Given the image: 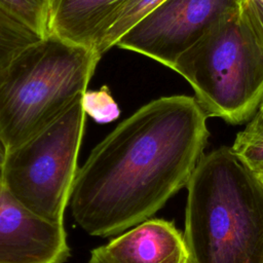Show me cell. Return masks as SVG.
I'll list each match as a JSON object with an SVG mask.
<instances>
[{
  "label": "cell",
  "mask_w": 263,
  "mask_h": 263,
  "mask_svg": "<svg viewBox=\"0 0 263 263\" xmlns=\"http://www.w3.org/2000/svg\"><path fill=\"white\" fill-rule=\"evenodd\" d=\"M186 187L187 263H263V184L231 147L203 154Z\"/></svg>",
  "instance_id": "cell-2"
},
{
  "label": "cell",
  "mask_w": 263,
  "mask_h": 263,
  "mask_svg": "<svg viewBox=\"0 0 263 263\" xmlns=\"http://www.w3.org/2000/svg\"><path fill=\"white\" fill-rule=\"evenodd\" d=\"M5 147L3 146V144L1 143L0 141V172H1V167H2V164H3V160H4V155H5Z\"/></svg>",
  "instance_id": "cell-17"
},
{
  "label": "cell",
  "mask_w": 263,
  "mask_h": 263,
  "mask_svg": "<svg viewBox=\"0 0 263 263\" xmlns=\"http://www.w3.org/2000/svg\"><path fill=\"white\" fill-rule=\"evenodd\" d=\"M231 149L253 172H263V111L258 110L247 127L236 135Z\"/></svg>",
  "instance_id": "cell-13"
},
{
  "label": "cell",
  "mask_w": 263,
  "mask_h": 263,
  "mask_svg": "<svg viewBox=\"0 0 263 263\" xmlns=\"http://www.w3.org/2000/svg\"><path fill=\"white\" fill-rule=\"evenodd\" d=\"M64 222L51 221L0 191V263H65L70 257Z\"/></svg>",
  "instance_id": "cell-7"
},
{
  "label": "cell",
  "mask_w": 263,
  "mask_h": 263,
  "mask_svg": "<svg viewBox=\"0 0 263 263\" xmlns=\"http://www.w3.org/2000/svg\"><path fill=\"white\" fill-rule=\"evenodd\" d=\"M243 0H164L140 20L115 46L146 55L168 68L220 17Z\"/></svg>",
  "instance_id": "cell-6"
},
{
  "label": "cell",
  "mask_w": 263,
  "mask_h": 263,
  "mask_svg": "<svg viewBox=\"0 0 263 263\" xmlns=\"http://www.w3.org/2000/svg\"><path fill=\"white\" fill-rule=\"evenodd\" d=\"M101 54L49 33L22 50L0 72V141H26L82 97Z\"/></svg>",
  "instance_id": "cell-3"
},
{
  "label": "cell",
  "mask_w": 263,
  "mask_h": 263,
  "mask_svg": "<svg viewBox=\"0 0 263 263\" xmlns=\"http://www.w3.org/2000/svg\"><path fill=\"white\" fill-rule=\"evenodd\" d=\"M258 110H259V111H263V101H262V103H261V105H260V107H259Z\"/></svg>",
  "instance_id": "cell-20"
},
{
  "label": "cell",
  "mask_w": 263,
  "mask_h": 263,
  "mask_svg": "<svg viewBox=\"0 0 263 263\" xmlns=\"http://www.w3.org/2000/svg\"><path fill=\"white\" fill-rule=\"evenodd\" d=\"M193 97H161L119 122L78 167L69 206L88 235L116 236L186 186L210 136Z\"/></svg>",
  "instance_id": "cell-1"
},
{
  "label": "cell",
  "mask_w": 263,
  "mask_h": 263,
  "mask_svg": "<svg viewBox=\"0 0 263 263\" xmlns=\"http://www.w3.org/2000/svg\"><path fill=\"white\" fill-rule=\"evenodd\" d=\"M3 188V183H2V180H1V176H0V191L2 190Z\"/></svg>",
  "instance_id": "cell-19"
},
{
  "label": "cell",
  "mask_w": 263,
  "mask_h": 263,
  "mask_svg": "<svg viewBox=\"0 0 263 263\" xmlns=\"http://www.w3.org/2000/svg\"><path fill=\"white\" fill-rule=\"evenodd\" d=\"M129 0H54L50 33L95 48Z\"/></svg>",
  "instance_id": "cell-9"
},
{
  "label": "cell",
  "mask_w": 263,
  "mask_h": 263,
  "mask_svg": "<svg viewBox=\"0 0 263 263\" xmlns=\"http://www.w3.org/2000/svg\"><path fill=\"white\" fill-rule=\"evenodd\" d=\"M42 38L0 7V72L27 46Z\"/></svg>",
  "instance_id": "cell-10"
},
{
  "label": "cell",
  "mask_w": 263,
  "mask_h": 263,
  "mask_svg": "<svg viewBox=\"0 0 263 263\" xmlns=\"http://www.w3.org/2000/svg\"><path fill=\"white\" fill-rule=\"evenodd\" d=\"M208 117L240 124L263 101V49L241 7L215 22L176 61Z\"/></svg>",
  "instance_id": "cell-4"
},
{
  "label": "cell",
  "mask_w": 263,
  "mask_h": 263,
  "mask_svg": "<svg viewBox=\"0 0 263 263\" xmlns=\"http://www.w3.org/2000/svg\"><path fill=\"white\" fill-rule=\"evenodd\" d=\"M82 106L86 116L97 123L115 121L120 115V109L107 85L97 90L86 89L82 95Z\"/></svg>",
  "instance_id": "cell-14"
},
{
  "label": "cell",
  "mask_w": 263,
  "mask_h": 263,
  "mask_svg": "<svg viewBox=\"0 0 263 263\" xmlns=\"http://www.w3.org/2000/svg\"><path fill=\"white\" fill-rule=\"evenodd\" d=\"M87 263H116L110 257H108L101 249L98 247L90 252V257ZM163 263H187V253L185 246L177 250L166 261Z\"/></svg>",
  "instance_id": "cell-16"
},
{
  "label": "cell",
  "mask_w": 263,
  "mask_h": 263,
  "mask_svg": "<svg viewBox=\"0 0 263 263\" xmlns=\"http://www.w3.org/2000/svg\"><path fill=\"white\" fill-rule=\"evenodd\" d=\"M184 246L183 234L173 222L150 218L116 235L101 249L116 263H163Z\"/></svg>",
  "instance_id": "cell-8"
},
{
  "label": "cell",
  "mask_w": 263,
  "mask_h": 263,
  "mask_svg": "<svg viewBox=\"0 0 263 263\" xmlns=\"http://www.w3.org/2000/svg\"><path fill=\"white\" fill-rule=\"evenodd\" d=\"M54 0H0V7L41 37L50 33Z\"/></svg>",
  "instance_id": "cell-12"
},
{
  "label": "cell",
  "mask_w": 263,
  "mask_h": 263,
  "mask_svg": "<svg viewBox=\"0 0 263 263\" xmlns=\"http://www.w3.org/2000/svg\"><path fill=\"white\" fill-rule=\"evenodd\" d=\"M85 123L80 97L44 128L6 149L0 172L3 187L30 211L64 222Z\"/></svg>",
  "instance_id": "cell-5"
},
{
  "label": "cell",
  "mask_w": 263,
  "mask_h": 263,
  "mask_svg": "<svg viewBox=\"0 0 263 263\" xmlns=\"http://www.w3.org/2000/svg\"><path fill=\"white\" fill-rule=\"evenodd\" d=\"M257 175H258V177H259L260 181H261V182H262V184H263V172H261V173H258Z\"/></svg>",
  "instance_id": "cell-18"
},
{
  "label": "cell",
  "mask_w": 263,
  "mask_h": 263,
  "mask_svg": "<svg viewBox=\"0 0 263 263\" xmlns=\"http://www.w3.org/2000/svg\"><path fill=\"white\" fill-rule=\"evenodd\" d=\"M163 1L164 0H129L117 13L110 27L103 34L96 46V50L102 55L112 46H115L118 39L124 33Z\"/></svg>",
  "instance_id": "cell-11"
},
{
  "label": "cell",
  "mask_w": 263,
  "mask_h": 263,
  "mask_svg": "<svg viewBox=\"0 0 263 263\" xmlns=\"http://www.w3.org/2000/svg\"><path fill=\"white\" fill-rule=\"evenodd\" d=\"M241 12L263 49V0H243Z\"/></svg>",
  "instance_id": "cell-15"
}]
</instances>
